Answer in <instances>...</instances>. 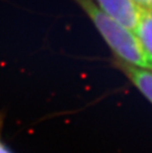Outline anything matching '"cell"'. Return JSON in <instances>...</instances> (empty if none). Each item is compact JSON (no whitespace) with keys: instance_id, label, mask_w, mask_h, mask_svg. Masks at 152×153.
Returning <instances> with one entry per match:
<instances>
[{"instance_id":"8992f818","label":"cell","mask_w":152,"mask_h":153,"mask_svg":"<svg viewBox=\"0 0 152 153\" xmlns=\"http://www.w3.org/2000/svg\"><path fill=\"white\" fill-rule=\"evenodd\" d=\"M0 153H12L5 145H4L1 140H0Z\"/></svg>"},{"instance_id":"5b68a950","label":"cell","mask_w":152,"mask_h":153,"mask_svg":"<svg viewBox=\"0 0 152 153\" xmlns=\"http://www.w3.org/2000/svg\"><path fill=\"white\" fill-rule=\"evenodd\" d=\"M142 10L152 11V0H134Z\"/></svg>"},{"instance_id":"6da1fadb","label":"cell","mask_w":152,"mask_h":153,"mask_svg":"<svg viewBox=\"0 0 152 153\" xmlns=\"http://www.w3.org/2000/svg\"><path fill=\"white\" fill-rule=\"evenodd\" d=\"M88 15L119 60L134 66L152 69V57L137 36L113 20L98 7L94 0H75Z\"/></svg>"},{"instance_id":"3957f363","label":"cell","mask_w":152,"mask_h":153,"mask_svg":"<svg viewBox=\"0 0 152 153\" xmlns=\"http://www.w3.org/2000/svg\"><path fill=\"white\" fill-rule=\"evenodd\" d=\"M117 65L132 84L152 103V69L134 66L117 59Z\"/></svg>"},{"instance_id":"7a4b0ae2","label":"cell","mask_w":152,"mask_h":153,"mask_svg":"<svg viewBox=\"0 0 152 153\" xmlns=\"http://www.w3.org/2000/svg\"><path fill=\"white\" fill-rule=\"evenodd\" d=\"M94 2L113 20L135 32L142 9L134 0H94Z\"/></svg>"},{"instance_id":"277c9868","label":"cell","mask_w":152,"mask_h":153,"mask_svg":"<svg viewBox=\"0 0 152 153\" xmlns=\"http://www.w3.org/2000/svg\"><path fill=\"white\" fill-rule=\"evenodd\" d=\"M135 33L141 45L152 57V11L142 10Z\"/></svg>"}]
</instances>
